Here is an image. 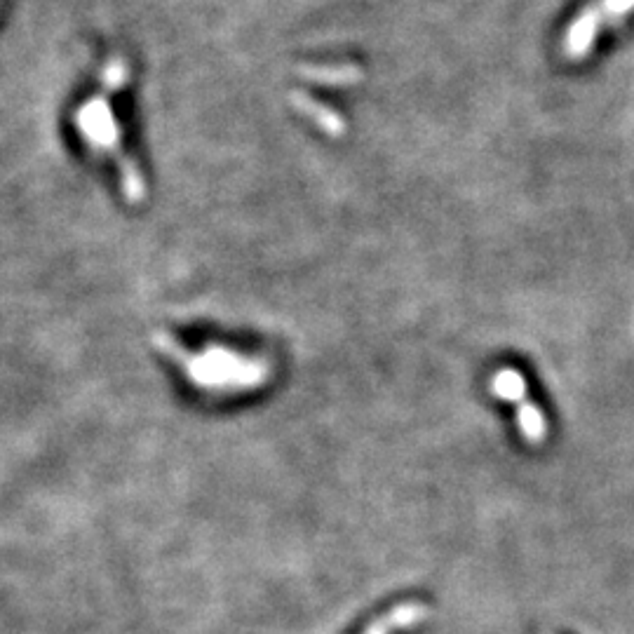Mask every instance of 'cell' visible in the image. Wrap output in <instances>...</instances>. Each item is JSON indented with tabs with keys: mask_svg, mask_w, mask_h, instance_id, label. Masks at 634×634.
<instances>
[{
	"mask_svg": "<svg viewBox=\"0 0 634 634\" xmlns=\"http://www.w3.org/2000/svg\"><path fill=\"white\" fill-rule=\"evenodd\" d=\"M160 350L179 364L186 379L198 390L212 395H240L259 388L271 379V364L231 346L207 343L202 350H186L170 336H158Z\"/></svg>",
	"mask_w": 634,
	"mask_h": 634,
	"instance_id": "cell-1",
	"label": "cell"
},
{
	"mask_svg": "<svg viewBox=\"0 0 634 634\" xmlns=\"http://www.w3.org/2000/svg\"><path fill=\"white\" fill-rule=\"evenodd\" d=\"M599 29H602V22H599L595 10L588 8V10L580 12V15L576 17V22L571 24V29L564 38L566 57L583 59L585 55H590L592 45H595V40H597Z\"/></svg>",
	"mask_w": 634,
	"mask_h": 634,
	"instance_id": "cell-2",
	"label": "cell"
},
{
	"mask_svg": "<svg viewBox=\"0 0 634 634\" xmlns=\"http://www.w3.org/2000/svg\"><path fill=\"white\" fill-rule=\"evenodd\" d=\"M426 616H428V609L423 604L404 602L400 606H395V609H390L386 616L376 618L364 634H393L397 630H404V627L409 625L421 623Z\"/></svg>",
	"mask_w": 634,
	"mask_h": 634,
	"instance_id": "cell-3",
	"label": "cell"
},
{
	"mask_svg": "<svg viewBox=\"0 0 634 634\" xmlns=\"http://www.w3.org/2000/svg\"><path fill=\"white\" fill-rule=\"evenodd\" d=\"M517 423L524 440L529 444H543L545 437H548V423H545L543 411L538 409L534 400L529 402L524 397L522 402H517Z\"/></svg>",
	"mask_w": 634,
	"mask_h": 634,
	"instance_id": "cell-4",
	"label": "cell"
},
{
	"mask_svg": "<svg viewBox=\"0 0 634 634\" xmlns=\"http://www.w3.org/2000/svg\"><path fill=\"white\" fill-rule=\"evenodd\" d=\"M292 99H294L296 109L303 111V113H308L310 118H315V123L320 125L325 132L334 134V137H336V134L346 132V123H343V120L339 118V113H334L332 109H327V106L317 104V101H313L310 97H303V94H299V92H294Z\"/></svg>",
	"mask_w": 634,
	"mask_h": 634,
	"instance_id": "cell-5",
	"label": "cell"
},
{
	"mask_svg": "<svg viewBox=\"0 0 634 634\" xmlns=\"http://www.w3.org/2000/svg\"><path fill=\"white\" fill-rule=\"evenodd\" d=\"M491 393L496 397H501L505 402H522L526 397V379L524 374L515 367H505L501 372L494 374L491 379Z\"/></svg>",
	"mask_w": 634,
	"mask_h": 634,
	"instance_id": "cell-6",
	"label": "cell"
},
{
	"mask_svg": "<svg viewBox=\"0 0 634 634\" xmlns=\"http://www.w3.org/2000/svg\"><path fill=\"white\" fill-rule=\"evenodd\" d=\"M299 73L327 85H350L362 78V73L353 66H306V69H299Z\"/></svg>",
	"mask_w": 634,
	"mask_h": 634,
	"instance_id": "cell-7",
	"label": "cell"
},
{
	"mask_svg": "<svg viewBox=\"0 0 634 634\" xmlns=\"http://www.w3.org/2000/svg\"><path fill=\"white\" fill-rule=\"evenodd\" d=\"M595 15L602 24H618L634 12V0H597Z\"/></svg>",
	"mask_w": 634,
	"mask_h": 634,
	"instance_id": "cell-8",
	"label": "cell"
}]
</instances>
